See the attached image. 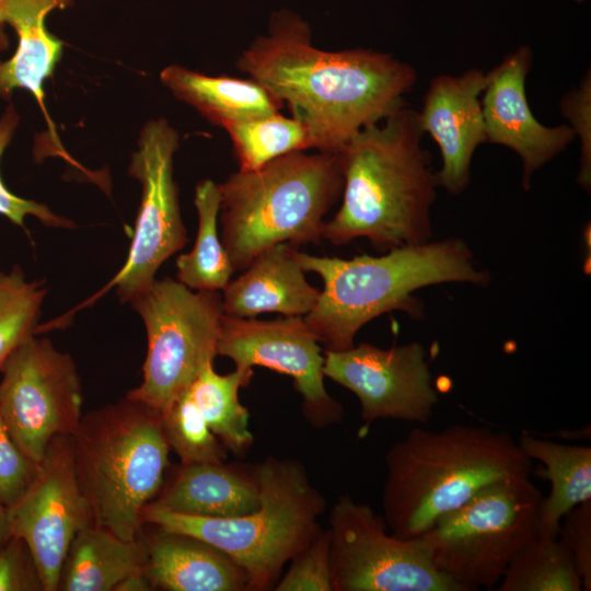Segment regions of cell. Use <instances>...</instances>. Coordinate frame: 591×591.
<instances>
[{
	"label": "cell",
	"instance_id": "6da1fadb",
	"mask_svg": "<svg viewBox=\"0 0 591 591\" xmlns=\"http://www.w3.org/2000/svg\"><path fill=\"white\" fill-rule=\"evenodd\" d=\"M236 68L286 104L309 131L312 149L339 152L362 128L405 105L414 67L371 48L324 50L298 12L274 11Z\"/></svg>",
	"mask_w": 591,
	"mask_h": 591
},
{
	"label": "cell",
	"instance_id": "7a4b0ae2",
	"mask_svg": "<svg viewBox=\"0 0 591 591\" xmlns=\"http://www.w3.org/2000/svg\"><path fill=\"white\" fill-rule=\"evenodd\" d=\"M424 135L417 111L404 105L351 137L338 152L341 205L323 240L344 245L364 237L384 253L430 241L439 186Z\"/></svg>",
	"mask_w": 591,
	"mask_h": 591
},
{
	"label": "cell",
	"instance_id": "3957f363",
	"mask_svg": "<svg viewBox=\"0 0 591 591\" xmlns=\"http://www.w3.org/2000/svg\"><path fill=\"white\" fill-rule=\"evenodd\" d=\"M531 464L503 430L463 424L415 428L385 453L382 515L392 534L420 537L488 485L529 477Z\"/></svg>",
	"mask_w": 591,
	"mask_h": 591
},
{
	"label": "cell",
	"instance_id": "277c9868",
	"mask_svg": "<svg viewBox=\"0 0 591 591\" xmlns=\"http://www.w3.org/2000/svg\"><path fill=\"white\" fill-rule=\"evenodd\" d=\"M296 257L323 281L316 305L303 318L332 351L352 347L360 328L384 313L398 310L419 317L422 304L413 297L418 289L445 282L484 286L491 279L457 237L405 245L381 256L344 259L296 250Z\"/></svg>",
	"mask_w": 591,
	"mask_h": 591
},
{
	"label": "cell",
	"instance_id": "5b68a950",
	"mask_svg": "<svg viewBox=\"0 0 591 591\" xmlns=\"http://www.w3.org/2000/svg\"><path fill=\"white\" fill-rule=\"evenodd\" d=\"M218 186L220 237L236 271L276 244H318L344 177L338 152L296 151Z\"/></svg>",
	"mask_w": 591,
	"mask_h": 591
},
{
	"label": "cell",
	"instance_id": "8992f818",
	"mask_svg": "<svg viewBox=\"0 0 591 591\" xmlns=\"http://www.w3.org/2000/svg\"><path fill=\"white\" fill-rule=\"evenodd\" d=\"M259 506L229 519L197 518L147 506L143 523L199 538L229 555L247 572L250 591L273 590L282 569L321 531L327 502L305 466L273 455L254 464Z\"/></svg>",
	"mask_w": 591,
	"mask_h": 591
},
{
	"label": "cell",
	"instance_id": "52a82bcc",
	"mask_svg": "<svg viewBox=\"0 0 591 591\" xmlns=\"http://www.w3.org/2000/svg\"><path fill=\"white\" fill-rule=\"evenodd\" d=\"M71 439L93 524L126 541L139 538L143 510L170 464L161 415L125 397L82 416Z\"/></svg>",
	"mask_w": 591,
	"mask_h": 591
},
{
	"label": "cell",
	"instance_id": "ba28073f",
	"mask_svg": "<svg viewBox=\"0 0 591 591\" xmlns=\"http://www.w3.org/2000/svg\"><path fill=\"white\" fill-rule=\"evenodd\" d=\"M541 499L529 477L483 488L420 536L432 565L460 591L496 589L513 556L538 537Z\"/></svg>",
	"mask_w": 591,
	"mask_h": 591
},
{
	"label": "cell",
	"instance_id": "9c48e42d",
	"mask_svg": "<svg viewBox=\"0 0 591 591\" xmlns=\"http://www.w3.org/2000/svg\"><path fill=\"white\" fill-rule=\"evenodd\" d=\"M148 336L142 382L126 397L162 415L217 357L224 314L220 291H195L172 278L155 279L130 301Z\"/></svg>",
	"mask_w": 591,
	"mask_h": 591
},
{
	"label": "cell",
	"instance_id": "30bf717a",
	"mask_svg": "<svg viewBox=\"0 0 591 591\" xmlns=\"http://www.w3.org/2000/svg\"><path fill=\"white\" fill-rule=\"evenodd\" d=\"M327 522L333 591H460L421 537L392 534L382 514L350 495L337 498Z\"/></svg>",
	"mask_w": 591,
	"mask_h": 591
},
{
	"label": "cell",
	"instance_id": "8fae6325",
	"mask_svg": "<svg viewBox=\"0 0 591 591\" xmlns=\"http://www.w3.org/2000/svg\"><path fill=\"white\" fill-rule=\"evenodd\" d=\"M0 371V414L18 448L38 465L49 442L72 436L82 419L80 376L70 355L48 338L25 339Z\"/></svg>",
	"mask_w": 591,
	"mask_h": 591
},
{
	"label": "cell",
	"instance_id": "7c38bea8",
	"mask_svg": "<svg viewBox=\"0 0 591 591\" xmlns=\"http://www.w3.org/2000/svg\"><path fill=\"white\" fill-rule=\"evenodd\" d=\"M179 142V134L163 117L140 130L128 174L141 185V201L127 259L109 283L123 302L148 288L160 266L187 242L173 169Z\"/></svg>",
	"mask_w": 591,
	"mask_h": 591
},
{
	"label": "cell",
	"instance_id": "4fadbf2b",
	"mask_svg": "<svg viewBox=\"0 0 591 591\" xmlns=\"http://www.w3.org/2000/svg\"><path fill=\"white\" fill-rule=\"evenodd\" d=\"M8 519L10 536L26 545L43 590L57 591L73 537L93 523L77 475L71 436L49 442L25 493L8 509Z\"/></svg>",
	"mask_w": 591,
	"mask_h": 591
},
{
	"label": "cell",
	"instance_id": "5bb4252c",
	"mask_svg": "<svg viewBox=\"0 0 591 591\" xmlns=\"http://www.w3.org/2000/svg\"><path fill=\"white\" fill-rule=\"evenodd\" d=\"M302 316L275 320L240 318L223 314L217 356L235 368L264 367L293 380L301 396V412L314 429L340 424L343 405L324 384V352Z\"/></svg>",
	"mask_w": 591,
	"mask_h": 591
},
{
	"label": "cell",
	"instance_id": "9a60e30c",
	"mask_svg": "<svg viewBox=\"0 0 591 591\" xmlns=\"http://www.w3.org/2000/svg\"><path fill=\"white\" fill-rule=\"evenodd\" d=\"M323 372L356 395L363 428L381 419L426 425L439 402L419 343L390 348L361 343L340 351L324 350Z\"/></svg>",
	"mask_w": 591,
	"mask_h": 591
},
{
	"label": "cell",
	"instance_id": "2e32d148",
	"mask_svg": "<svg viewBox=\"0 0 591 591\" xmlns=\"http://www.w3.org/2000/svg\"><path fill=\"white\" fill-rule=\"evenodd\" d=\"M533 61L529 46L509 53L486 73L480 103L487 142L512 150L522 162V186L530 188L532 175L560 154L575 140L567 125L545 126L534 116L525 82Z\"/></svg>",
	"mask_w": 591,
	"mask_h": 591
},
{
	"label": "cell",
	"instance_id": "e0dca14e",
	"mask_svg": "<svg viewBox=\"0 0 591 591\" xmlns=\"http://www.w3.org/2000/svg\"><path fill=\"white\" fill-rule=\"evenodd\" d=\"M486 72L472 67L459 76L438 74L429 83L418 119L439 147L442 165L438 186L462 194L471 178L476 149L487 142L480 97Z\"/></svg>",
	"mask_w": 591,
	"mask_h": 591
},
{
	"label": "cell",
	"instance_id": "ac0fdd59",
	"mask_svg": "<svg viewBox=\"0 0 591 591\" xmlns=\"http://www.w3.org/2000/svg\"><path fill=\"white\" fill-rule=\"evenodd\" d=\"M296 250L294 245L279 243L259 253L222 290L224 314L240 318L263 313L302 317L309 314L321 290L308 282Z\"/></svg>",
	"mask_w": 591,
	"mask_h": 591
},
{
	"label": "cell",
	"instance_id": "d6986e66",
	"mask_svg": "<svg viewBox=\"0 0 591 591\" xmlns=\"http://www.w3.org/2000/svg\"><path fill=\"white\" fill-rule=\"evenodd\" d=\"M149 506L173 513L211 519L236 518L259 506L254 464H181Z\"/></svg>",
	"mask_w": 591,
	"mask_h": 591
},
{
	"label": "cell",
	"instance_id": "ffe728a7",
	"mask_svg": "<svg viewBox=\"0 0 591 591\" xmlns=\"http://www.w3.org/2000/svg\"><path fill=\"white\" fill-rule=\"evenodd\" d=\"M76 0H0L2 18L18 38L14 54L0 62V100L10 101L15 90L33 95L46 116L44 83L63 51V42L51 34L46 20L55 10H65Z\"/></svg>",
	"mask_w": 591,
	"mask_h": 591
},
{
	"label": "cell",
	"instance_id": "44dd1931",
	"mask_svg": "<svg viewBox=\"0 0 591 591\" xmlns=\"http://www.w3.org/2000/svg\"><path fill=\"white\" fill-rule=\"evenodd\" d=\"M147 543V572L154 589L250 591V578L244 568L199 538L158 529Z\"/></svg>",
	"mask_w": 591,
	"mask_h": 591
},
{
	"label": "cell",
	"instance_id": "7402d4cb",
	"mask_svg": "<svg viewBox=\"0 0 591 591\" xmlns=\"http://www.w3.org/2000/svg\"><path fill=\"white\" fill-rule=\"evenodd\" d=\"M160 80L177 100L223 129L233 123L278 113L283 106L253 79L209 76L170 65L160 72Z\"/></svg>",
	"mask_w": 591,
	"mask_h": 591
},
{
	"label": "cell",
	"instance_id": "603a6c76",
	"mask_svg": "<svg viewBox=\"0 0 591 591\" xmlns=\"http://www.w3.org/2000/svg\"><path fill=\"white\" fill-rule=\"evenodd\" d=\"M147 541H126L92 523L73 537L62 564L58 590L115 591L130 573L147 569Z\"/></svg>",
	"mask_w": 591,
	"mask_h": 591
},
{
	"label": "cell",
	"instance_id": "cb8c5ba5",
	"mask_svg": "<svg viewBox=\"0 0 591 591\" xmlns=\"http://www.w3.org/2000/svg\"><path fill=\"white\" fill-rule=\"evenodd\" d=\"M523 453L545 468L548 496L542 497L537 512L538 537H556L564 515L573 507L591 500V448L563 444L523 431L518 441Z\"/></svg>",
	"mask_w": 591,
	"mask_h": 591
},
{
	"label": "cell",
	"instance_id": "d4e9b609",
	"mask_svg": "<svg viewBox=\"0 0 591 591\" xmlns=\"http://www.w3.org/2000/svg\"><path fill=\"white\" fill-rule=\"evenodd\" d=\"M253 369L235 368L220 374L213 362L206 364L188 385L189 393L211 431L227 451L244 456L253 445L250 412L242 405L239 392L250 384Z\"/></svg>",
	"mask_w": 591,
	"mask_h": 591
},
{
	"label": "cell",
	"instance_id": "484cf974",
	"mask_svg": "<svg viewBox=\"0 0 591 591\" xmlns=\"http://www.w3.org/2000/svg\"><path fill=\"white\" fill-rule=\"evenodd\" d=\"M220 202L217 183L206 178L197 184L194 198L198 215L195 245L176 259V280L195 291H222L235 271L218 233Z\"/></svg>",
	"mask_w": 591,
	"mask_h": 591
},
{
	"label": "cell",
	"instance_id": "4316f807",
	"mask_svg": "<svg viewBox=\"0 0 591 591\" xmlns=\"http://www.w3.org/2000/svg\"><path fill=\"white\" fill-rule=\"evenodd\" d=\"M498 591H580L573 556L558 537H536L510 560Z\"/></svg>",
	"mask_w": 591,
	"mask_h": 591
},
{
	"label": "cell",
	"instance_id": "83f0119b",
	"mask_svg": "<svg viewBox=\"0 0 591 591\" xmlns=\"http://www.w3.org/2000/svg\"><path fill=\"white\" fill-rule=\"evenodd\" d=\"M224 130L231 139L241 171L255 170L282 155L312 149L305 126L280 112L233 123Z\"/></svg>",
	"mask_w": 591,
	"mask_h": 591
},
{
	"label": "cell",
	"instance_id": "f1b7e54d",
	"mask_svg": "<svg viewBox=\"0 0 591 591\" xmlns=\"http://www.w3.org/2000/svg\"><path fill=\"white\" fill-rule=\"evenodd\" d=\"M47 288L40 281H28L14 266L0 270V369L10 354L35 335Z\"/></svg>",
	"mask_w": 591,
	"mask_h": 591
},
{
	"label": "cell",
	"instance_id": "f546056e",
	"mask_svg": "<svg viewBox=\"0 0 591 591\" xmlns=\"http://www.w3.org/2000/svg\"><path fill=\"white\" fill-rule=\"evenodd\" d=\"M161 425L167 444L177 454L181 464L227 460V449L201 416L188 386L161 415Z\"/></svg>",
	"mask_w": 591,
	"mask_h": 591
},
{
	"label": "cell",
	"instance_id": "4dcf8cb0",
	"mask_svg": "<svg viewBox=\"0 0 591 591\" xmlns=\"http://www.w3.org/2000/svg\"><path fill=\"white\" fill-rule=\"evenodd\" d=\"M20 124V114L10 103L0 116V159L12 141ZM0 215L25 229V218L33 216L50 228L73 229L74 222L55 213L47 205L20 197L8 189L0 176Z\"/></svg>",
	"mask_w": 591,
	"mask_h": 591
},
{
	"label": "cell",
	"instance_id": "1f68e13d",
	"mask_svg": "<svg viewBox=\"0 0 591 591\" xmlns=\"http://www.w3.org/2000/svg\"><path fill=\"white\" fill-rule=\"evenodd\" d=\"M275 591H333L329 567V536L321 531L291 560Z\"/></svg>",
	"mask_w": 591,
	"mask_h": 591
},
{
	"label": "cell",
	"instance_id": "d6a6232c",
	"mask_svg": "<svg viewBox=\"0 0 591 591\" xmlns=\"http://www.w3.org/2000/svg\"><path fill=\"white\" fill-rule=\"evenodd\" d=\"M560 113L580 141V165L577 182L586 190L591 187V74L583 76L578 86L568 91L559 103Z\"/></svg>",
	"mask_w": 591,
	"mask_h": 591
},
{
	"label": "cell",
	"instance_id": "836d02e7",
	"mask_svg": "<svg viewBox=\"0 0 591 591\" xmlns=\"http://www.w3.org/2000/svg\"><path fill=\"white\" fill-rule=\"evenodd\" d=\"M36 467L18 448L0 414V502L7 509L23 496Z\"/></svg>",
	"mask_w": 591,
	"mask_h": 591
},
{
	"label": "cell",
	"instance_id": "e575fe53",
	"mask_svg": "<svg viewBox=\"0 0 591 591\" xmlns=\"http://www.w3.org/2000/svg\"><path fill=\"white\" fill-rule=\"evenodd\" d=\"M557 536L573 556L582 589L591 590V500L573 507L564 515Z\"/></svg>",
	"mask_w": 591,
	"mask_h": 591
},
{
	"label": "cell",
	"instance_id": "d590c367",
	"mask_svg": "<svg viewBox=\"0 0 591 591\" xmlns=\"http://www.w3.org/2000/svg\"><path fill=\"white\" fill-rule=\"evenodd\" d=\"M43 590V586L26 545L10 536L0 546V591Z\"/></svg>",
	"mask_w": 591,
	"mask_h": 591
},
{
	"label": "cell",
	"instance_id": "8d00e7d4",
	"mask_svg": "<svg viewBox=\"0 0 591 591\" xmlns=\"http://www.w3.org/2000/svg\"><path fill=\"white\" fill-rule=\"evenodd\" d=\"M147 569L135 571L123 579L115 591H149L153 590Z\"/></svg>",
	"mask_w": 591,
	"mask_h": 591
},
{
	"label": "cell",
	"instance_id": "74e56055",
	"mask_svg": "<svg viewBox=\"0 0 591 591\" xmlns=\"http://www.w3.org/2000/svg\"><path fill=\"white\" fill-rule=\"evenodd\" d=\"M10 537L8 509L0 502V546Z\"/></svg>",
	"mask_w": 591,
	"mask_h": 591
},
{
	"label": "cell",
	"instance_id": "f35d334b",
	"mask_svg": "<svg viewBox=\"0 0 591 591\" xmlns=\"http://www.w3.org/2000/svg\"><path fill=\"white\" fill-rule=\"evenodd\" d=\"M7 24L2 18L1 4H0V62L2 61L1 56L4 51L9 49L10 40L9 35L5 32Z\"/></svg>",
	"mask_w": 591,
	"mask_h": 591
},
{
	"label": "cell",
	"instance_id": "ab89813d",
	"mask_svg": "<svg viewBox=\"0 0 591 591\" xmlns=\"http://www.w3.org/2000/svg\"><path fill=\"white\" fill-rule=\"evenodd\" d=\"M573 1L577 2V3H583V2H586L588 0H573Z\"/></svg>",
	"mask_w": 591,
	"mask_h": 591
}]
</instances>
